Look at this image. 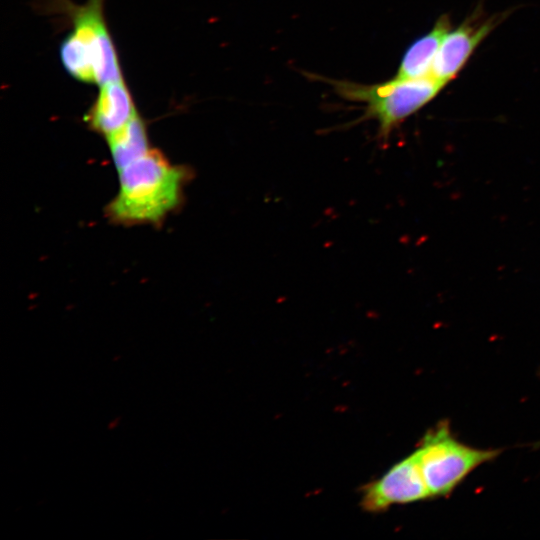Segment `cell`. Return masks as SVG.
I'll list each match as a JSON object with an SVG mask.
<instances>
[{
	"instance_id": "cell-1",
	"label": "cell",
	"mask_w": 540,
	"mask_h": 540,
	"mask_svg": "<svg viewBox=\"0 0 540 540\" xmlns=\"http://www.w3.org/2000/svg\"><path fill=\"white\" fill-rule=\"evenodd\" d=\"M119 189L106 216L121 225H159L183 202L191 171L171 163L156 148L118 170Z\"/></svg>"
},
{
	"instance_id": "cell-2",
	"label": "cell",
	"mask_w": 540,
	"mask_h": 540,
	"mask_svg": "<svg viewBox=\"0 0 540 540\" xmlns=\"http://www.w3.org/2000/svg\"><path fill=\"white\" fill-rule=\"evenodd\" d=\"M42 11L69 22L72 32L60 46L65 70L86 84H102L123 78L119 57L104 16V0H41Z\"/></svg>"
},
{
	"instance_id": "cell-3",
	"label": "cell",
	"mask_w": 540,
	"mask_h": 540,
	"mask_svg": "<svg viewBox=\"0 0 540 540\" xmlns=\"http://www.w3.org/2000/svg\"><path fill=\"white\" fill-rule=\"evenodd\" d=\"M329 82L343 99L363 104L362 119L376 121L382 142H386L396 127L432 101L445 86L432 76L417 79L394 77L376 84L347 80Z\"/></svg>"
},
{
	"instance_id": "cell-4",
	"label": "cell",
	"mask_w": 540,
	"mask_h": 540,
	"mask_svg": "<svg viewBox=\"0 0 540 540\" xmlns=\"http://www.w3.org/2000/svg\"><path fill=\"white\" fill-rule=\"evenodd\" d=\"M501 453L502 449L477 448L460 441L448 420L429 429L414 451L431 499L448 497L474 470Z\"/></svg>"
},
{
	"instance_id": "cell-5",
	"label": "cell",
	"mask_w": 540,
	"mask_h": 540,
	"mask_svg": "<svg viewBox=\"0 0 540 540\" xmlns=\"http://www.w3.org/2000/svg\"><path fill=\"white\" fill-rule=\"evenodd\" d=\"M429 499H431L429 490L413 452L367 487L363 496V506L370 511H379L395 504H409Z\"/></svg>"
},
{
	"instance_id": "cell-6",
	"label": "cell",
	"mask_w": 540,
	"mask_h": 540,
	"mask_svg": "<svg viewBox=\"0 0 540 540\" xmlns=\"http://www.w3.org/2000/svg\"><path fill=\"white\" fill-rule=\"evenodd\" d=\"M497 17L482 19L471 15L444 36L433 63L431 76L447 84L464 67L478 45L496 27Z\"/></svg>"
},
{
	"instance_id": "cell-7",
	"label": "cell",
	"mask_w": 540,
	"mask_h": 540,
	"mask_svg": "<svg viewBox=\"0 0 540 540\" xmlns=\"http://www.w3.org/2000/svg\"><path fill=\"white\" fill-rule=\"evenodd\" d=\"M99 87L84 121L90 130L106 139L127 124L138 110L124 77Z\"/></svg>"
},
{
	"instance_id": "cell-8",
	"label": "cell",
	"mask_w": 540,
	"mask_h": 540,
	"mask_svg": "<svg viewBox=\"0 0 540 540\" xmlns=\"http://www.w3.org/2000/svg\"><path fill=\"white\" fill-rule=\"evenodd\" d=\"M451 29L449 17L441 16L433 28L415 40L402 57L395 77L417 79L431 76L434 60L445 34Z\"/></svg>"
},
{
	"instance_id": "cell-9",
	"label": "cell",
	"mask_w": 540,
	"mask_h": 540,
	"mask_svg": "<svg viewBox=\"0 0 540 540\" xmlns=\"http://www.w3.org/2000/svg\"><path fill=\"white\" fill-rule=\"evenodd\" d=\"M105 140L113 163L118 170L151 148L146 124L139 112L127 124Z\"/></svg>"
},
{
	"instance_id": "cell-10",
	"label": "cell",
	"mask_w": 540,
	"mask_h": 540,
	"mask_svg": "<svg viewBox=\"0 0 540 540\" xmlns=\"http://www.w3.org/2000/svg\"><path fill=\"white\" fill-rule=\"evenodd\" d=\"M121 419H122L121 416H117L113 418L112 420H110V422L107 425L108 430H114L115 428H117L121 423Z\"/></svg>"
},
{
	"instance_id": "cell-11",
	"label": "cell",
	"mask_w": 540,
	"mask_h": 540,
	"mask_svg": "<svg viewBox=\"0 0 540 540\" xmlns=\"http://www.w3.org/2000/svg\"><path fill=\"white\" fill-rule=\"evenodd\" d=\"M539 373H540V371H539Z\"/></svg>"
}]
</instances>
